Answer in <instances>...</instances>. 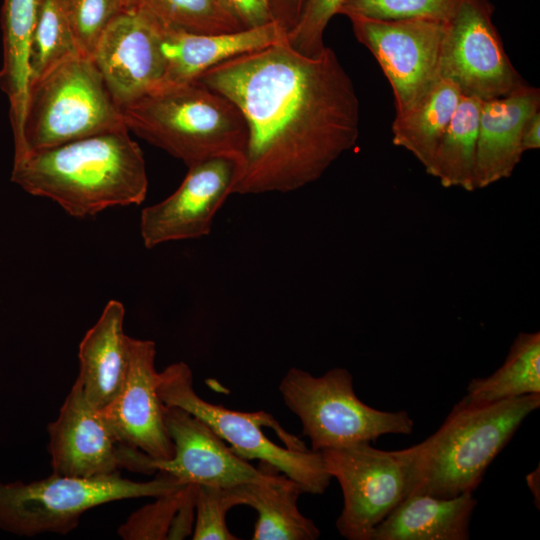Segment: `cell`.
Returning <instances> with one entry per match:
<instances>
[{"label":"cell","mask_w":540,"mask_h":540,"mask_svg":"<svg viewBox=\"0 0 540 540\" xmlns=\"http://www.w3.org/2000/svg\"><path fill=\"white\" fill-rule=\"evenodd\" d=\"M195 81L229 99L247 126L232 194L303 188L358 141L360 102L330 47L310 57L286 39L226 60Z\"/></svg>","instance_id":"6da1fadb"},{"label":"cell","mask_w":540,"mask_h":540,"mask_svg":"<svg viewBox=\"0 0 540 540\" xmlns=\"http://www.w3.org/2000/svg\"><path fill=\"white\" fill-rule=\"evenodd\" d=\"M128 132L98 134L14 157L11 180L79 218L139 205L146 198L148 177L143 152Z\"/></svg>","instance_id":"7a4b0ae2"},{"label":"cell","mask_w":540,"mask_h":540,"mask_svg":"<svg viewBox=\"0 0 540 540\" xmlns=\"http://www.w3.org/2000/svg\"><path fill=\"white\" fill-rule=\"evenodd\" d=\"M121 111L128 130L187 167L216 157L242 159L247 126L240 110L196 81L161 86Z\"/></svg>","instance_id":"3957f363"},{"label":"cell","mask_w":540,"mask_h":540,"mask_svg":"<svg viewBox=\"0 0 540 540\" xmlns=\"http://www.w3.org/2000/svg\"><path fill=\"white\" fill-rule=\"evenodd\" d=\"M540 406V394L473 404L461 400L440 428L423 440L414 493L452 498L474 491L524 419Z\"/></svg>","instance_id":"277c9868"},{"label":"cell","mask_w":540,"mask_h":540,"mask_svg":"<svg viewBox=\"0 0 540 540\" xmlns=\"http://www.w3.org/2000/svg\"><path fill=\"white\" fill-rule=\"evenodd\" d=\"M158 394L163 404L180 407L204 421L244 460H260L295 481L302 492L323 494L331 475L320 451L285 431L264 411L240 412L202 399L193 388L191 368L176 362L158 373Z\"/></svg>","instance_id":"5b68a950"},{"label":"cell","mask_w":540,"mask_h":540,"mask_svg":"<svg viewBox=\"0 0 540 540\" xmlns=\"http://www.w3.org/2000/svg\"><path fill=\"white\" fill-rule=\"evenodd\" d=\"M127 129L91 58L78 53L29 86L21 146L14 157Z\"/></svg>","instance_id":"8992f818"},{"label":"cell","mask_w":540,"mask_h":540,"mask_svg":"<svg viewBox=\"0 0 540 540\" xmlns=\"http://www.w3.org/2000/svg\"><path fill=\"white\" fill-rule=\"evenodd\" d=\"M186 484L164 472L147 482L123 478L119 472L89 478L52 473L30 483L0 482V524L28 536L65 535L89 509L125 499L156 498Z\"/></svg>","instance_id":"52a82bcc"},{"label":"cell","mask_w":540,"mask_h":540,"mask_svg":"<svg viewBox=\"0 0 540 540\" xmlns=\"http://www.w3.org/2000/svg\"><path fill=\"white\" fill-rule=\"evenodd\" d=\"M279 391L300 419L302 434L310 439L313 451L370 443L386 434L408 435L414 427L406 411H381L363 403L345 368L314 376L292 367L280 381Z\"/></svg>","instance_id":"ba28073f"},{"label":"cell","mask_w":540,"mask_h":540,"mask_svg":"<svg viewBox=\"0 0 540 540\" xmlns=\"http://www.w3.org/2000/svg\"><path fill=\"white\" fill-rule=\"evenodd\" d=\"M423 443L384 451L369 442L324 449L325 469L343 493V508L336 520L348 540H372L375 527L414 493L419 480Z\"/></svg>","instance_id":"9c48e42d"},{"label":"cell","mask_w":540,"mask_h":540,"mask_svg":"<svg viewBox=\"0 0 540 540\" xmlns=\"http://www.w3.org/2000/svg\"><path fill=\"white\" fill-rule=\"evenodd\" d=\"M489 0H460L446 23L441 78L464 96L482 101L506 96L528 84L511 63L495 27Z\"/></svg>","instance_id":"30bf717a"},{"label":"cell","mask_w":540,"mask_h":540,"mask_svg":"<svg viewBox=\"0 0 540 540\" xmlns=\"http://www.w3.org/2000/svg\"><path fill=\"white\" fill-rule=\"evenodd\" d=\"M356 39L374 56L392 88L396 114L415 107L441 79L446 23L348 15Z\"/></svg>","instance_id":"8fae6325"},{"label":"cell","mask_w":540,"mask_h":540,"mask_svg":"<svg viewBox=\"0 0 540 540\" xmlns=\"http://www.w3.org/2000/svg\"><path fill=\"white\" fill-rule=\"evenodd\" d=\"M48 451L53 473L95 477L119 472L120 468L152 474V458L123 444L101 411L86 398L76 378L58 417L48 425Z\"/></svg>","instance_id":"7c38bea8"},{"label":"cell","mask_w":540,"mask_h":540,"mask_svg":"<svg viewBox=\"0 0 540 540\" xmlns=\"http://www.w3.org/2000/svg\"><path fill=\"white\" fill-rule=\"evenodd\" d=\"M238 165L237 159L216 157L189 166L171 195L142 210L140 234L144 246L151 249L207 236L216 214L232 195Z\"/></svg>","instance_id":"4fadbf2b"},{"label":"cell","mask_w":540,"mask_h":540,"mask_svg":"<svg viewBox=\"0 0 540 540\" xmlns=\"http://www.w3.org/2000/svg\"><path fill=\"white\" fill-rule=\"evenodd\" d=\"M92 60L121 109L151 93L165 74L159 22L136 7L127 9L107 26Z\"/></svg>","instance_id":"5bb4252c"},{"label":"cell","mask_w":540,"mask_h":540,"mask_svg":"<svg viewBox=\"0 0 540 540\" xmlns=\"http://www.w3.org/2000/svg\"><path fill=\"white\" fill-rule=\"evenodd\" d=\"M155 357L153 341L129 337V367L124 384L117 397L99 410L123 444L153 460H167L173 456V444L164 423Z\"/></svg>","instance_id":"9a60e30c"},{"label":"cell","mask_w":540,"mask_h":540,"mask_svg":"<svg viewBox=\"0 0 540 540\" xmlns=\"http://www.w3.org/2000/svg\"><path fill=\"white\" fill-rule=\"evenodd\" d=\"M164 423L173 444V456L152 460L155 471L184 483L233 487L261 481L268 470L256 469L237 456L204 421L188 411L163 404Z\"/></svg>","instance_id":"2e32d148"},{"label":"cell","mask_w":540,"mask_h":540,"mask_svg":"<svg viewBox=\"0 0 540 540\" xmlns=\"http://www.w3.org/2000/svg\"><path fill=\"white\" fill-rule=\"evenodd\" d=\"M159 31L165 61L161 86L193 82L202 73L226 60L287 39V32L276 21L257 28L207 34L189 32L159 22Z\"/></svg>","instance_id":"e0dca14e"},{"label":"cell","mask_w":540,"mask_h":540,"mask_svg":"<svg viewBox=\"0 0 540 540\" xmlns=\"http://www.w3.org/2000/svg\"><path fill=\"white\" fill-rule=\"evenodd\" d=\"M538 111L540 91L529 84L506 96L482 101L476 149V189L512 175L524 153V126Z\"/></svg>","instance_id":"ac0fdd59"},{"label":"cell","mask_w":540,"mask_h":540,"mask_svg":"<svg viewBox=\"0 0 540 540\" xmlns=\"http://www.w3.org/2000/svg\"><path fill=\"white\" fill-rule=\"evenodd\" d=\"M125 308L110 300L79 345V375L87 400L97 409L119 394L129 367V336L123 329Z\"/></svg>","instance_id":"d6986e66"},{"label":"cell","mask_w":540,"mask_h":540,"mask_svg":"<svg viewBox=\"0 0 540 540\" xmlns=\"http://www.w3.org/2000/svg\"><path fill=\"white\" fill-rule=\"evenodd\" d=\"M476 504L472 491L452 498L413 493L375 527L372 540H467Z\"/></svg>","instance_id":"ffe728a7"},{"label":"cell","mask_w":540,"mask_h":540,"mask_svg":"<svg viewBox=\"0 0 540 540\" xmlns=\"http://www.w3.org/2000/svg\"><path fill=\"white\" fill-rule=\"evenodd\" d=\"M42 0H3L0 87L10 103L15 150L22 143L30 85V55Z\"/></svg>","instance_id":"44dd1931"},{"label":"cell","mask_w":540,"mask_h":540,"mask_svg":"<svg viewBox=\"0 0 540 540\" xmlns=\"http://www.w3.org/2000/svg\"><path fill=\"white\" fill-rule=\"evenodd\" d=\"M243 505L254 508L257 521L253 540H315L320 531L297 507L300 486L286 475L267 472L261 481L232 487Z\"/></svg>","instance_id":"7402d4cb"},{"label":"cell","mask_w":540,"mask_h":540,"mask_svg":"<svg viewBox=\"0 0 540 540\" xmlns=\"http://www.w3.org/2000/svg\"><path fill=\"white\" fill-rule=\"evenodd\" d=\"M461 96L459 88L452 81L441 78L415 107L396 114L393 120V144L409 151L426 172Z\"/></svg>","instance_id":"603a6c76"},{"label":"cell","mask_w":540,"mask_h":540,"mask_svg":"<svg viewBox=\"0 0 540 540\" xmlns=\"http://www.w3.org/2000/svg\"><path fill=\"white\" fill-rule=\"evenodd\" d=\"M482 100L461 96L427 173L443 187L476 190L475 166Z\"/></svg>","instance_id":"cb8c5ba5"},{"label":"cell","mask_w":540,"mask_h":540,"mask_svg":"<svg viewBox=\"0 0 540 540\" xmlns=\"http://www.w3.org/2000/svg\"><path fill=\"white\" fill-rule=\"evenodd\" d=\"M529 394H540L539 332L518 334L503 365L487 377L471 380L462 400L482 404Z\"/></svg>","instance_id":"d4e9b609"},{"label":"cell","mask_w":540,"mask_h":540,"mask_svg":"<svg viewBox=\"0 0 540 540\" xmlns=\"http://www.w3.org/2000/svg\"><path fill=\"white\" fill-rule=\"evenodd\" d=\"M195 497L194 483L156 497L132 513L117 533L124 540L184 539L193 529Z\"/></svg>","instance_id":"484cf974"},{"label":"cell","mask_w":540,"mask_h":540,"mask_svg":"<svg viewBox=\"0 0 540 540\" xmlns=\"http://www.w3.org/2000/svg\"><path fill=\"white\" fill-rule=\"evenodd\" d=\"M161 24L194 33L244 29L219 0H130Z\"/></svg>","instance_id":"4316f807"},{"label":"cell","mask_w":540,"mask_h":540,"mask_svg":"<svg viewBox=\"0 0 540 540\" xmlns=\"http://www.w3.org/2000/svg\"><path fill=\"white\" fill-rule=\"evenodd\" d=\"M78 53L61 0H42L31 46L30 84Z\"/></svg>","instance_id":"83f0119b"},{"label":"cell","mask_w":540,"mask_h":540,"mask_svg":"<svg viewBox=\"0 0 540 540\" xmlns=\"http://www.w3.org/2000/svg\"><path fill=\"white\" fill-rule=\"evenodd\" d=\"M78 51L93 57L107 26L132 7L130 0H61Z\"/></svg>","instance_id":"f1b7e54d"},{"label":"cell","mask_w":540,"mask_h":540,"mask_svg":"<svg viewBox=\"0 0 540 540\" xmlns=\"http://www.w3.org/2000/svg\"><path fill=\"white\" fill-rule=\"evenodd\" d=\"M460 0H345L339 13L379 20L428 19L447 23Z\"/></svg>","instance_id":"f546056e"},{"label":"cell","mask_w":540,"mask_h":540,"mask_svg":"<svg viewBox=\"0 0 540 540\" xmlns=\"http://www.w3.org/2000/svg\"><path fill=\"white\" fill-rule=\"evenodd\" d=\"M243 505L232 487L196 484L194 540H237L225 517L234 506Z\"/></svg>","instance_id":"4dcf8cb0"},{"label":"cell","mask_w":540,"mask_h":540,"mask_svg":"<svg viewBox=\"0 0 540 540\" xmlns=\"http://www.w3.org/2000/svg\"><path fill=\"white\" fill-rule=\"evenodd\" d=\"M345 0H304L300 16L287 32L288 44L301 54L315 57L323 52L324 32Z\"/></svg>","instance_id":"1f68e13d"},{"label":"cell","mask_w":540,"mask_h":540,"mask_svg":"<svg viewBox=\"0 0 540 540\" xmlns=\"http://www.w3.org/2000/svg\"><path fill=\"white\" fill-rule=\"evenodd\" d=\"M246 29L275 21L269 0H219Z\"/></svg>","instance_id":"d6a6232c"},{"label":"cell","mask_w":540,"mask_h":540,"mask_svg":"<svg viewBox=\"0 0 540 540\" xmlns=\"http://www.w3.org/2000/svg\"><path fill=\"white\" fill-rule=\"evenodd\" d=\"M275 21L278 22L286 32L291 30L296 24L304 0H269Z\"/></svg>","instance_id":"836d02e7"},{"label":"cell","mask_w":540,"mask_h":540,"mask_svg":"<svg viewBox=\"0 0 540 540\" xmlns=\"http://www.w3.org/2000/svg\"><path fill=\"white\" fill-rule=\"evenodd\" d=\"M540 148V111L533 114L526 122L522 133L523 151Z\"/></svg>","instance_id":"e575fe53"},{"label":"cell","mask_w":540,"mask_h":540,"mask_svg":"<svg viewBox=\"0 0 540 540\" xmlns=\"http://www.w3.org/2000/svg\"><path fill=\"white\" fill-rule=\"evenodd\" d=\"M527 484L539 503V493L536 491V489L539 491V469L527 475Z\"/></svg>","instance_id":"d590c367"}]
</instances>
